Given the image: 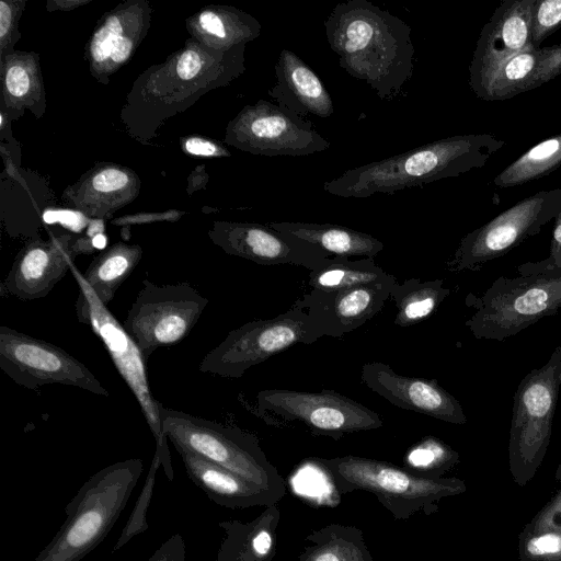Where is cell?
I'll return each instance as SVG.
<instances>
[{"label":"cell","instance_id":"cell-1","mask_svg":"<svg viewBox=\"0 0 561 561\" xmlns=\"http://www.w3.org/2000/svg\"><path fill=\"white\" fill-rule=\"evenodd\" d=\"M324 28L342 69L381 100L400 94L412 77L415 54L411 27L402 19L368 0H347L333 8Z\"/></svg>","mask_w":561,"mask_h":561},{"label":"cell","instance_id":"cell-2","mask_svg":"<svg viewBox=\"0 0 561 561\" xmlns=\"http://www.w3.org/2000/svg\"><path fill=\"white\" fill-rule=\"evenodd\" d=\"M505 145L491 134L457 135L431 141L403 153L351 168L323 183L328 194L366 198L459 176L485 165Z\"/></svg>","mask_w":561,"mask_h":561},{"label":"cell","instance_id":"cell-3","mask_svg":"<svg viewBox=\"0 0 561 561\" xmlns=\"http://www.w3.org/2000/svg\"><path fill=\"white\" fill-rule=\"evenodd\" d=\"M144 470L140 458L93 473L66 505V520L34 561H80L96 548L124 511Z\"/></svg>","mask_w":561,"mask_h":561},{"label":"cell","instance_id":"cell-4","mask_svg":"<svg viewBox=\"0 0 561 561\" xmlns=\"http://www.w3.org/2000/svg\"><path fill=\"white\" fill-rule=\"evenodd\" d=\"M313 460L331 477L339 494L371 493L396 520L420 512L432 515L440 500L467 490L460 479L420 477L383 460L353 455Z\"/></svg>","mask_w":561,"mask_h":561},{"label":"cell","instance_id":"cell-5","mask_svg":"<svg viewBox=\"0 0 561 561\" xmlns=\"http://www.w3.org/2000/svg\"><path fill=\"white\" fill-rule=\"evenodd\" d=\"M160 420L164 436L174 447L186 448L255 483L279 501L285 496V480L267 459L253 433L162 404Z\"/></svg>","mask_w":561,"mask_h":561},{"label":"cell","instance_id":"cell-6","mask_svg":"<svg viewBox=\"0 0 561 561\" xmlns=\"http://www.w3.org/2000/svg\"><path fill=\"white\" fill-rule=\"evenodd\" d=\"M465 324L476 339L504 341L561 309V268L497 277L484 291L469 293Z\"/></svg>","mask_w":561,"mask_h":561},{"label":"cell","instance_id":"cell-7","mask_svg":"<svg viewBox=\"0 0 561 561\" xmlns=\"http://www.w3.org/2000/svg\"><path fill=\"white\" fill-rule=\"evenodd\" d=\"M560 389L561 345L554 348L546 364L520 380L514 394L508 463L519 485L535 476L545 458Z\"/></svg>","mask_w":561,"mask_h":561},{"label":"cell","instance_id":"cell-8","mask_svg":"<svg viewBox=\"0 0 561 561\" xmlns=\"http://www.w3.org/2000/svg\"><path fill=\"white\" fill-rule=\"evenodd\" d=\"M70 271L79 286V295L75 304L77 319L79 322L87 324L103 343L118 374L138 401L156 439V453L160 456L167 478L172 482L174 472L167 443L168 438L162 432L161 403L151 392L142 353L123 324L98 299L82 273L72 263Z\"/></svg>","mask_w":561,"mask_h":561},{"label":"cell","instance_id":"cell-9","mask_svg":"<svg viewBox=\"0 0 561 561\" xmlns=\"http://www.w3.org/2000/svg\"><path fill=\"white\" fill-rule=\"evenodd\" d=\"M251 411L276 427L301 425L313 435L335 440L382 427L378 413L334 390L319 392L265 389L255 394Z\"/></svg>","mask_w":561,"mask_h":561},{"label":"cell","instance_id":"cell-10","mask_svg":"<svg viewBox=\"0 0 561 561\" xmlns=\"http://www.w3.org/2000/svg\"><path fill=\"white\" fill-rule=\"evenodd\" d=\"M323 337L309 314L297 307L272 318L244 323L231 330L201 360V373L240 378L244 373L296 344Z\"/></svg>","mask_w":561,"mask_h":561},{"label":"cell","instance_id":"cell-11","mask_svg":"<svg viewBox=\"0 0 561 561\" xmlns=\"http://www.w3.org/2000/svg\"><path fill=\"white\" fill-rule=\"evenodd\" d=\"M141 284L123 327L147 362L157 348L187 336L208 299L188 283L159 285L144 279Z\"/></svg>","mask_w":561,"mask_h":561},{"label":"cell","instance_id":"cell-12","mask_svg":"<svg viewBox=\"0 0 561 561\" xmlns=\"http://www.w3.org/2000/svg\"><path fill=\"white\" fill-rule=\"evenodd\" d=\"M560 211L561 187L524 198L462 237L447 270L455 273L481 270L488 262L539 233Z\"/></svg>","mask_w":561,"mask_h":561},{"label":"cell","instance_id":"cell-13","mask_svg":"<svg viewBox=\"0 0 561 561\" xmlns=\"http://www.w3.org/2000/svg\"><path fill=\"white\" fill-rule=\"evenodd\" d=\"M0 368L15 383L30 390L59 383L110 397L92 371L71 354L4 325L0 327Z\"/></svg>","mask_w":561,"mask_h":561},{"label":"cell","instance_id":"cell-14","mask_svg":"<svg viewBox=\"0 0 561 561\" xmlns=\"http://www.w3.org/2000/svg\"><path fill=\"white\" fill-rule=\"evenodd\" d=\"M236 136L242 148L267 157L309 156L331 146L309 119L265 100L245 108Z\"/></svg>","mask_w":561,"mask_h":561},{"label":"cell","instance_id":"cell-15","mask_svg":"<svg viewBox=\"0 0 561 561\" xmlns=\"http://www.w3.org/2000/svg\"><path fill=\"white\" fill-rule=\"evenodd\" d=\"M536 0H504L482 27L469 66V85L482 100L497 70L513 56L534 49L531 14Z\"/></svg>","mask_w":561,"mask_h":561},{"label":"cell","instance_id":"cell-16","mask_svg":"<svg viewBox=\"0 0 561 561\" xmlns=\"http://www.w3.org/2000/svg\"><path fill=\"white\" fill-rule=\"evenodd\" d=\"M394 283L337 290L310 289L293 306L305 310L323 336L342 337L381 311Z\"/></svg>","mask_w":561,"mask_h":561},{"label":"cell","instance_id":"cell-17","mask_svg":"<svg viewBox=\"0 0 561 561\" xmlns=\"http://www.w3.org/2000/svg\"><path fill=\"white\" fill-rule=\"evenodd\" d=\"M360 379L394 407L456 425L467 423L459 401L435 379L404 376L380 362L364 364Z\"/></svg>","mask_w":561,"mask_h":561},{"label":"cell","instance_id":"cell-18","mask_svg":"<svg viewBox=\"0 0 561 561\" xmlns=\"http://www.w3.org/2000/svg\"><path fill=\"white\" fill-rule=\"evenodd\" d=\"M214 239L227 253L261 265H295L314 270L328 252L304 240L259 224H225Z\"/></svg>","mask_w":561,"mask_h":561},{"label":"cell","instance_id":"cell-19","mask_svg":"<svg viewBox=\"0 0 561 561\" xmlns=\"http://www.w3.org/2000/svg\"><path fill=\"white\" fill-rule=\"evenodd\" d=\"M73 256L65 241L30 244L16 256L1 282L0 295L21 300L47 296L70 270Z\"/></svg>","mask_w":561,"mask_h":561},{"label":"cell","instance_id":"cell-20","mask_svg":"<svg viewBox=\"0 0 561 561\" xmlns=\"http://www.w3.org/2000/svg\"><path fill=\"white\" fill-rule=\"evenodd\" d=\"M275 83L267 91L276 104L306 118H328L334 112L332 98L317 73L294 51L284 48L274 66Z\"/></svg>","mask_w":561,"mask_h":561},{"label":"cell","instance_id":"cell-21","mask_svg":"<svg viewBox=\"0 0 561 561\" xmlns=\"http://www.w3.org/2000/svg\"><path fill=\"white\" fill-rule=\"evenodd\" d=\"M191 481L216 504L236 510L270 506L279 500L240 476L183 447H175Z\"/></svg>","mask_w":561,"mask_h":561},{"label":"cell","instance_id":"cell-22","mask_svg":"<svg viewBox=\"0 0 561 561\" xmlns=\"http://www.w3.org/2000/svg\"><path fill=\"white\" fill-rule=\"evenodd\" d=\"M561 73V44L523 50L490 81L482 100L499 101L536 89Z\"/></svg>","mask_w":561,"mask_h":561},{"label":"cell","instance_id":"cell-23","mask_svg":"<svg viewBox=\"0 0 561 561\" xmlns=\"http://www.w3.org/2000/svg\"><path fill=\"white\" fill-rule=\"evenodd\" d=\"M280 510L277 504L265 508L252 520H224L225 531L216 561H272L276 554Z\"/></svg>","mask_w":561,"mask_h":561},{"label":"cell","instance_id":"cell-24","mask_svg":"<svg viewBox=\"0 0 561 561\" xmlns=\"http://www.w3.org/2000/svg\"><path fill=\"white\" fill-rule=\"evenodd\" d=\"M268 226L334 256L374 257L383 249V243L374 236L340 225L282 221Z\"/></svg>","mask_w":561,"mask_h":561},{"label":"cell","instance_id":"cell-25","mask_svg":"<svg viewBox=\"0 0 561 561\" xmlns=\"http://www.w3.org/2000/svg\"><path fill=\"white\" fill-rule=\"evenodd\" d=\"M297 561H374V558L360 528L331 523L306 536Z\"/></svg>","mask_w":561,"mask_h":561},{"label":"cell","instance_id":"cell-26","mask_svg":"<svg viewBox=\"0 0 561 561\" xmlns=\"http://www.w3.org/2000/svg\"><path fill=\"white\" fill-rule=\"evenodd\" d=\"M373 257L350 260L346 256H330L309 273L310 289L337 290L360 285L394 282Z\"/></svg>","mask_w":561,"mask_h":561},{"label":"cell","instance_id":"cell-27","mask_svg":"<svg viewBox=\"0 0 561 561\" xmlns=\"http://www.w3.org/2000/svg\"><path fill=\"white\" fill-rule=\"evenodd\" d=\"M450 294L443 279L422 282L420 278H407L393 284L390 299L397 307L394 324L401 328L412 327L427 319Z\"/></svg>","mask_w":561,"mask_h":561},{"label":"cell","instance_id":"cell-28","mask_svg":"<svg viewBox=\"0 0 561 561\" xmlns=\"http://www.w3.org/2000/svg\"><path fill=\"white\" fill-rule=\"evenodd\" d=\"M140 259V248L116 244L99 255L82 275L98 299L107 307Z\"/></svg>","mask_w":561,"mask_h":561},{"label":"cell","instance_id":"cell-29","mask_svg":"<svg viewBox=\"0 0 561 561\" xmlns=\"http://www.w3.org/2000/svg\"><path fill=\"white\" fill-rule=\"evenodd\" d=\"M561 167V133L528 149L493 180L499 187H513L548 175Z\"/></svg>","mask_w":561,"mask_h":561},{"label":"cell","instance_id":"cell-30","mask_svg":"<svg viewBox=\"0 0 561 561\" xmlns=\"http://www.w3.org/2000/svg\"><path fill=\"white\" fill-rule=\"evenodd\" d=\"M459 461V454L436 437H425L409 449L404 468L425 478H442Z\"/></svg>","mask_w":561,"mask_h":561},{"label":"cell","instance_id":"cell-31","mask_svg":"<svg viewBox=\"0 0 561 561\" xmlns=\"http://www.w3.org/2000/svg\"><path fill=\"white\" fill-rule=\"evenodd\" d=\"M162 466L160 456L154 453L148 474L142 485L141 492L134 505V508L114 545L112 551H117L123 548L131 538L145 533L149 525L147 523V512L151 502L153 488L156 484V476L159 468Z\"/></svg>","mask_w":561,"mask_h":561},{"label":"cell","instance_id":"cell-32","mask_svg":"<svg viewBox=\"0 0 561 561\" xmlns=\"http://www.w3.org/2000/svg\"><path fill=\"white\" fill-rule=\"evenodd\" d=\"M518 551L522 561H561V531L524 530Z\"/></svg>","mask_w":561,"mask_h":561},{"label":"cell","instance_id":"cell-33","mask_svg":"<svg viewBox=\"0 0 561 561\" xmlns=\"http://www.w3.org/2000/svg\"><path fill=\"white\" fill-rule=\"evenodd\" d=\"M561 27V0H536L531 14V43L535 48Z\"/></svg>","mask_w":561,"mask_h":561},{"label":"cell","instance_id":"cell-34","mask_svg":"<svg viewBox=\"0 0 561 561\" xmlns=\"http://www.w3.org/2000/svg\"><path fill=\"white\" fill-rule=\"evenodd\" d=\"M561 268V211L554 218L549 255L537 262H526L517 266L518 275L527 276Z\"/></svg>","mask_w":561,"mask_h":561},{"label":"cell","instance_id":"cell-35","mask_svg":"<svg viewBox=\"0 0 561 561\" xmlns=\"http://www.w3.org/2000/svg\"><path fill=\"white\" fill-rule=\"evenodd\" d=\"M122 34V26L117 18H110L104 26L100 28L91 45L92 57L95 61H104L113 51L117 38Z\"/></svg>","mask_w":561,"mask_h":561},{"label":"cell","instance_id":"cell-36","mask_svg":"<svg viewBox=\"0 0 561 561\" xmlns=\"http://www.w3.org/2000/svg\"><path fill=\"white\" fill-rule=\"evenodd\" d=\"M524 530L561 531V493L551 500L537 516L525 527Z\"/></svg>","mask_w":561,"mask_h":561},{"label":"cell","instance_id":"cell-37","mask_svg":"<svg viewBox=\"0 0 561 561\" xmlns=\"http://www.w3.org/2000/svg\"><path fill=\"white\" fill-rule=\"evenodd\" d=\"M186 547L180 534L169 537L148 559V561H185Z\"/></svg>","mask_w":561,"mask_h":561},{"label":"cell","instance_id":"cell-38","mask_svg":"<svg viewBox=\"0 0 561 561\" xmlns=\"http://www.w3.org/2000/svg\"><path fill=\"white\" fill-rule=\"evenodd\" d=\"M43 219L46 224L60 222L76 232H80L87 225V218L81 213L72 210H47Z\"/></svg>","mask_w":561,"mask_h":561},{"label":"cell","instance_id":"cell-39","mask_svg":"<svg viewBox=\"0 0 561 561\" xmlns=\"http://www.w3.org/2000/svg\"><path fill=\"white\" fill-rule=\"evenodd\" d=\"M128 181L127 175L118 170L108 169L93 179V187L100 192H111L122 188Z\"/></svg>","mask_w":561,"mask_h":561},{"label":"cell","instance_id":"cell-40","mask_svg":"<svg viewBox=\"0 0 561 561\" xmlns=\"http://www.w3.org/2000/svg\"><path fill=\"white\" fill-rule=\"evenodd\" d=\"M8 91L14 96H22L28 90V77L22 67L13 66L9 68L5 77Z\"/></svg>","mask_w":561,"mask_h":561},{"label":"cell","instance_id":"cell-41","mask_svg":"<svg viewBox=\"0 0 561 561\" xmlns=\"http://www.w3.org/2000/svg\"><path fill=\"white\" fill-rule=\"evenodd\" d=\"M202 67V60L194 50H187L179 59L176 71L182 79L194 78Z\"/></svg>","mask_w":561,"mask_h":561},{"label":"cell","instance_id":"cell-42","mask_svg":"<svg viewBox=\"0 0 561 561\" xmlns=\"http://www.w3.org/2000/svg\"><path fill=\"white\" fill-rule=\"evenodd\" d=\"M199 22L206 32L219 38H226L230 35V30L226 27L221 16L211 11L203 12Z\"/></svg>","mask_w":561,"mask_h":561},{"label":"cell","instance_id":"cell-43","mask_svg":"<svg viewBox=\"0 0 561 561\" xmlns=\"http://www.w3.org/2000/svg\"><path fill=\"white\" fill-rule=\"evenodd\" d=\"M186 150L196 156H213L218 152V148L210 141L199 139V138H191L185 144Z\"/></svg>","mask_w":561,"mask_h":561},{"label":"cell","instance_id":"cell-44","mask_svg":"<svg viewBox=\"0 0 561 561\" xmlns=\"http://www.w3.org/2000/svg\"><path fill=\"white\" fill-rule=\"evenodd\" d=\"M130 50L131 42L126 37L119 36L114 45L111 58L116 62H123L129 57Z\"/></svg>","mask_w":561,"mask_h":561},{"label":"cell","instance_id":"cell-45","mask_svg":"<svg viewBox=\"0 0 561 561\" xmlns=\"http://www.w3.org/2000/svg\"><path fill=\"white\" fill-rule=\"evenodd\" d=\"M10 24L9 7L2 1L0 3V34L3 37Z\"/></svg>","mask_w":561,"mask_h":561},{"label":"cell","instance_id":"cell-46","mask_svg":"<svg viewBox=\"0 0 561 561\" xmlns=\"http://www.w3.org/2000/svg\"><path fill=\"white\" fill-rule=\"evenodd\" d=\"M103 222L101 220L93 221L88 228V236L94 238L103 232Z\"/></svg>","mask_w":561,"mask_h":561},{"label":"cell","instance_id":"cell-47","mask_svg":"<svg viewBox=\"0 0 561 561\" xmlns=\"http://www.w3.org/2000/svg\"><path fill=\"white\" fill-rule=\"evenodd\" d=\"M106 244V238L103 234H98L92 238V245L95 249H103Z\"/></svg>","mask_w":561,"mask_h":561},{"label":"cell","instance_id":"cell-48","mask_svg":"<svg viewBox=\"0 0 561 561\" xmlns=\"http://www.w3.org/2000/svg\"><path fill=\"white\" fill-rule=\"evenodd\" d=\"M556 479L561 480V461H560L559 467L556 472Z\"/></svg>","mask_w":561,"mask_h":561}]
</instances>
